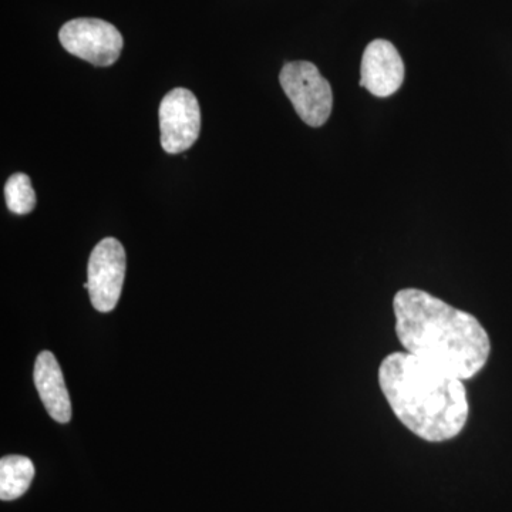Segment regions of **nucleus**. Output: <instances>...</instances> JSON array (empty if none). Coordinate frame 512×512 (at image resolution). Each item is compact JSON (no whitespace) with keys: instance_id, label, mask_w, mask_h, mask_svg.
<instances>
[{"instance_id":"6","label":"nucleus","mask_w":512,"mask_h":512,"mask_svg":"<svg viewBox=\"0 0 512 512\" xmlns=\"http://www.w3.org/2000/svg\"><path fill=\"white\" fill-rule=\"evenodd\" d=\"M161 146L165 153L180 154L194 146L201 131V110L190 90L178 87L165 94L158 110Z\"/></svg>"},{"instance_id":"10","label":"nucleus","mask_w":512,"mask_h":512,"mask_svg":"<svg viewBox=\"0 0 512 512\" xmlns=\"http://www.w3.org/2000/svg\"><path fill=\"white\" fill-rule=\"evenodd\" d=\"M6 204L10 212L26 215L36 207V194L28 175L13 174L5 185Z\"/></svg>"},{"instance_id":"9","label":"nucleus","mask_w":512,"mask_h":512,"mask_svg":"<svg viewBox=\"0 0 512 512\" xmlns=\"http://www.w3.org/2000/svg\"><path fill=\"white\" fill-rule=\"evenodd\" d=\"M35 477V466L25 456H8L0 460V498L18 500L29 490Z\"/></svg>"},{"instance_id":"1","label":"nucleus","mask_w":512,"mask_h":512,"mask_svg":"<svg viewBox=\"0 0 512 512\" xmlns=\"http://www.w3.org/2000/svg\"><path fill=\"white\" fill-rule=\"evenodd\" d=\"M393 309L397 338L407 353L461 380L483 370L490 338L473 315L413 288L396 293Z\"/></svg>"},{"instance_id":"4","label":"nucleus","mask_w":512,"mask_h":512,"mask_svg":"<svg viewBox=\"0 0 512 512\" xmlns=\"http://www.w3.org/2000/svg\"><path fill=\"white\" fill-rule=\"evenodd\" d=\"M59 39L70 55L99 67L116 63L124 43L116 26L93 18L70 20L60 29Z\"/></svg>"},{"instance_id":"7","label":"nucleus","mask_w":512,"mask_h":512,"mask_svg":"<svg viewBox=\"0 0 512 512\" xmlns=\"http://www.w3.org/2000/svg\"><path fill=\"white\" fill-rule=\"evenodd\" d=\"M404 63L396 47L377 39L367 45L360 69V86L376 97H389L402 87Z\"/></svg>"},{"instance_id":"3","label":"nucleus","mask_w":512,"mask_h":512,"mask_svg":"<svg viewBox=\"0 0 512 512\" xmlns=\"http://www.w3.org/2000/svg\"><path fill=\"white\" fill-rule=\"evenodd\" d=\"M279 83L303 123L320 127L329 120L333 107L332 87L309 62H291L282 67Z\"/></svg>"},{"instance_id":"2","label":"nucleus","mask_w":512,"mask_h":512,"mask_svg":"<svg viewBox=\"0 0 512 512\" xmlns=\"http://www.w3.org/2000/svg\"><path fill=\"white\" fill-rule=\"evenodd\" d=\"M380 389L402 421L420 439L440 443L466 426L468 402L463 380L410 353H392L379 367Z\"/></svg>"},{"instance_id":"5","label":"nucleus","mask_w":512,"mask_h":512,"mask_svg":"<svg viewBox=\"0 0 512 512\" xmlns=\"http://www.w3.org/2000/svg\"><path fill=\"white\" fill-rule=\"evenodd\" d=\"M126 276V251L116 238H104L94 247L87 268V291L94 309L107 313L116 308Z\"/></svg>"},{"instance_id":"8","label":"nucleus","mask_w":512,"mask_h":512,"mask_svg":"<svg viewBox=\"0 0 512 512\" xmlns=\"http://www.w3.org/2000/svg\"><path fill=\"white\" fill-rule=\"evenodd\" d=\"M33 379L49 416L57 423H69L72 419V402L64 383L62 369L55 355L49 350L37 356Z\"/></svg>"}]
</instances>
